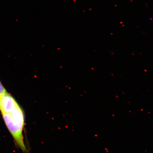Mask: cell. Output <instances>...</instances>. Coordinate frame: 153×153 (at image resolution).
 Returning <instances> with one entry per match:
<instances>
[{"instance_id": "cell-1", "label": "cell", "mask_w": 153, "mask_h": 153, "mask_svg": "<svg viewBox=\"0 0 153 153\" xmlns=\"http://www.w3.org/2000/svg\"><path fill=\"white\" fill-rule=\"evenodd\" d=\"M1 114L6 125L15 142L23 152H26L27 150L23 135L25 118L22 108L19 105L11 111Z\"/></svg>"}, {"instance_id": "cell-3", "label": "cell", "mask_w": 153, "mask_h": 153, "mask_svg": "<svg viewBox=\"0 0 153 153\" xmlns=\"http://www.w3.org/2000/svg\"><path fill=\"white\" fill-rule=\"evenodd\" d=\"M7 92L5 88L4 87L1 80H0V96L4 94Z\"/></svg>"}, {"instance_id": "cell-2", "label": "cell", "mask_w": 153, "mask_h": 153, "mask_svg": "<svg viewBox=\"0 0 153 153\" xmlns=\"http://www.w3.org/2000/svg\"><path fill=\"white\" fill-rule=\"evenodd\" d=\"M18 105L14 97L7 92L0 96V111L1 113L10 112Z\"/></svg>"}]
</instances>
